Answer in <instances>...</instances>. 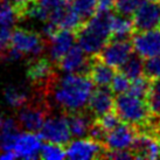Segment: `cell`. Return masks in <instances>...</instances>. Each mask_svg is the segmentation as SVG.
<instances>
[{"mask_svg":"<svg viewBox=\"0 0 160 160\" xmlns=\"http://www.w3.org/2000/svg\"><path fill=\"white\" fill-rule=\"evenodd\" d=\"M144 0H115L113 8L117 13L132 17Z\"/></svg>","mask_w":160,"mask_h":160,"instance_id":"4316f807","label":"cell"},{"mask_svg":"<svg viewBox=\"0 0 160 160\" xmlns=\"http://www.w3.org/2000/svg\"><path fill=\"white\" fill-rule=\"evenodd\" d=\"M41 139L39 134L34 132L26 131L19 134L17 142L14 144L13 151L17 158L26 160H33L40 158L41 153Z\"/></svg>","mask_w":160,"mask_h":160,"instance_id":"5bb4252c","label":"cell"},{"mask_svg":"<svg viewBox=\"0 0 160 160\" xmlns=\"http://www.w3.org/2000/svg\"><path fill=\"white\" fill-rule=\"evenodd\" d=\"M130 85H131V80L123 71H120V72H116L115 77L110 84V88L113 91V93L120 95V93L128 92L130 89Z\"/></svg>","mask_w":160,"mask_h":160,"instance_id":"f546056e","label":"cell"},{"mask_svg":"<svg viewBox=\"0 0 160 160\" xmlns=\"http://www.w3.org/2000/svg\"><path fill=\"white\" fill-rule=\"evenodd\" d=\"M12 47L21 52L25 56H40L48 48V42L42 34L31 29L17 28L12 33Z\"/></svg>","mask_w":160,"mask_h":160,"instance_id":"5b68a950","label":"cell"},{"mask_svg":"<svg viewBox=\"0 0 160 160\" xmlns=\"http://www.w3.org/2000/svg\"><path fill=\"white\" fill-rule=\"evenodd\" d=\"M115 99L113 91L110 87H98L97 89L93 90L87 110L95 119H97L107 115L108 112L115 110Z\"/></svg>","mask_w":160,"mask_h":160,"instance_id":"4fadbf2b","label":"cell"},{"mask_svg":"<svg viewBox=\"0 0 160 160\" xmlns=\"http://www.w3.org/2000/svg\"><path fill=\"white\" fill-rule=\"evenodd\" d=\"M12 28L0 27V61L4 60L5 54L12 46Z\"/></svg>","mask_w":160,"mask_h":160,"instance_id":"4dcf8cb0","label":"cell"},{"mask_svg":"<svg viewBox=\"0 0 160 160\" xmlns=\"http://www.w3.org/2000/svg\"><path fill=\"white\" fill-rule=\"evenodd\" d=\"M20 20L13 0H0V27H12Z\"/></svg>","mask_w":160,"mask_h":160,"instance_id":"44dd1931","label":"cell"},{"mask_svg":"<svg viewBox=\"0 0 160 160\" xmlns=\"http://www.w3.org/2000/svg\"><path fill=\"white\" fill-rule=\"evenodd\" d=\"M5 119H6V118L4 117V115H2V112L0 111V129H1V128H2V125H4Z\"/></svg>","mask_w":160,"mask_h":160,"instance_id":"e575fe53","label":"cell"},{"mask_svg":"<svg viewBox=\"0 0 160 160\" xmlns=\"http://www.w3.org/2000/svg\"><path fill=\"white\" fill-rule=\"evenodd\" d=\"M68 119H69V126L72 137L76 138H83L89 136L90 128L92 125L93 120L92 116L87 112L76 111V112H69L68 113Z\"/></svg>","mask_w":160,"mask_h":160,"instance_id":"ac0fdd59","label":"cell"},{"mask_svg":"<svg viewBox=\"0 0 160 160\" xmlns=\"http://www.w3.org/2000/svg\"><path fill=\"white\" fill-rule=\"evenodd\" d=\"M137 136L138 130L134 126L122 122L118 126L107 133L104 139V146L107 151L131 150Z\"/></svg>","mask_w":160,"mask_h":160,"instance_id":"9c48e42d","label":"cell"},{"mask_svg":"<svg viewBox=\"0 0 160 160\" xmlns=\"http://www.w3.org/2000/svg\"><path fill=\"white\" fill-rule=\"evenodd\" d=\"M88 75L97 87H110L116 75L115 68L103 62L97 55H91Z\"/></svg>","mask_w":160,"mask_h":160,"instance_id":"2e32d148","label":"cell"},{"mask_svg":"<svg viewBox=\"0 0 160 160\" xmlns=\"http://www.w3.org/2000/svg\"><path fill=\"white\" fill-rule=\"evenodd\" d=\"M22 132L17 118H6L0 129V152L13 151L19 134Z\"/></svg>","mask_w":160,"mask_h":160,"instance_id":"e0dca14e","label":"cell"},{"mask_svg":"<svg viewBox=\"0 0 160 160\" xmlns=\"http://www.w3.org/2000/svg\"><path fill=\"white\" fill-rule=\"evenodd\" d=\"M4 98L9 107L18 110L31 101L32 95H29L21 87L9 84L4 89Z\"/></svg>","mask_w":160,"mask_h":160,"instance_id":"ffe728a7","label":"cell"},{"mask_svg":"<svg viewBox=\"0 0 160 160\" xmlns=\"http://www.w3.org/2000/svg\"><path fill=\"white\" fill-rule=\"evenodd\" d=\"M134 34V25L132 17L116 12L111 23V40L130 39Z\"/></svg>","mask_w":160,"mask_h":160,"instance_id":"d6986e66","label":"cell"},{"mask_svg":"<svg viewBox=\"0 0 160 160\" xmlns=\"http://www.w3.org/2000/svg\"><path fill=\"white\" fill-rule=\"evenodd\" d=\"M150 87H151V80L144 75L131 82V85H130V89L128 92L147 101V96L150 92Z\"/></svg>","mask_w":160,"mask_h":160,"instance_id":"d4e9b609","label":"cell"},{"mask_svg":"<svg viewBox=\"0 0 160 160\" xmlns=\"http://www.w3.org/2000/svg\"><path fill=\"white\" fill-rule=\"evenodd\" d=\"M134 33L160 28V1L144 0L132 15Z\"/></svg>","mask_w":160,"mask_h":160,"instance_id":"ba28073f","label":"cell"},{"mask_svg":"<svg viewBox=\"0 0 160 160\" xmlns=\"http://www.w3.org/2000/svg\"><path fill=\"white\" fill-rule=\"evenodd\" d=\"M95 120H96V123L104 130L105 133H108L109 131L113 130L116 126H118V125L123 122V120L119 118V116L117 115V112H116L115 110L108 112L107 115L102 116V117H99V118H97V119H95Z\"/></svg>","mask_w":160,"mask_h":160,"instance_id":"f1b7e54d","label":"cell"},{"mask_svg":"<svg viewBox=\"0 0 160 160\" xmlns=\"http://www.w3.org/2000/svg\"><path fill=\"white\" fill-rule=\"evenodd\" d=\"M113 14L112 9H98L97 13L77 31V43L88 55H97L111 40Z\"/></svg>","mask_w":160,"mask_h":160,"instance_id":"7a4b0ae2","label":"cell"},{"mask_svg":"<svg viewBox=\"0 0 160 160\" xmlns=\"http://www.w3.org/2000/svg\"><path fill=\"white\" fill-rule=\"evenodd\" d=\"M144 75L150 80H160V55L144 61Z\"/></svg>","mask_w":160,"mask_h":160,"instance_id":"83f0119b","label":"cell"},{"mask_svg":"<svg viewBox=\"0 0 160 160\" xmlns=\"http://www.w3.org/2000/svg\"><path fill=\"white\" fill-rule=\"evenodd\" d=\"M69 1H71V0H69Z\"/></svg>","mask_w":160,"mask_h":160,"instance_id":"8d00e7d4","label":"cell"},{"mask_svg":"<svg viewBox=\"0 0 160 160\" xmlns=\"http://www.w3.org/2000/svg\"><path fill=\"white\" fill-rule=\"evenodd\" d=\"M136 53L147 58L160 55V28L134 33L132 38Z\"/></svg>","mask_w":160,"mask_h":160,"instance_id":"7c38bea8","label":"cell"},{"mask_svg":"<svg viewBox=\"0 0 160 160\" xmlns=\"http://www.w3.org/2000/svg\"><path fill=\"white\" fill-rule=\"evenodd\" d=\"M77 40V33L71 29H60L48 40L49 58L53 61L56 67L62 58L75 45Z\"/></svg>","mask_w":160,"mask_h":160,"instance_id":"30bf717a","label":"cell"},{"mask_svg":"<svg viewBox=\"0 0 160 160\" xmlns=\"http://www.w3.org/2000/svg\"><path fill=\"white\" fill-rule=\"evenodd\" d=\"M104 158L107 159H116V160H124V159H134L132 152L130 150H115V151H107L104 154Z\"/></svg>","mask_w":160,"mask_h":160,"instance_id":"1f68e13d","label":"cell"},{"mask_svg":"<svg viewBox=\"0 0 160 160\" xmlns=\"http://www.w3.org/2000/svg\"><path fill=\"white\" fill-rule=\"evenodd\" d=\"M147 103L153 117H160V80H151Z\"/></svg>","mask_w":160,"mask_h":160,"instance_id":"cb8c5ba5","label":"cell"},{"mask_svg":"<svg viewBox=\"0 0 160 160\" xmlns=\"http://www.w3.org/2000/svg\"><path fill=\"white\" fill-rule=\"evenodd\" d=\"M99 0H71V5L83 22L87 23L98 11Z\"/></svg>","mask_w":160,"mask_h":160,"instance_id":"603a6c76","label":"cell"},{"mask_svg":"<svg viewBox=\"0 0 160 160\" xmlns=\"http://www.w3.org/2000/svg\"><path fill=\"white\" fill-rule=\"evenodd\" d=\"M34 1H36V0H13L14 5L18 9L19 15H20V19H23L26 17L27 9Z\"/></svg>","mask_w":160,"mask_h":160,"instance_id":"d6a6232c","label":"cell"},{"mask_svg":"<svg viewBox=\"0 0 160 160\" xmlns=\"http://www.w3.org/2000/svg\"><path fill=\"white\" fill-rule=\"evenodd\" d=\"M67 157L66 148L63 146L54 144V142H47L41 147L40 158L45 160H61Z\"/></svg>","mask_w":160,"mask_h":160,"instance_id":"484cf974","label":"cell"},{"mask_svg":"<svg viewBox=\"0 0 160 160\" xmlns=\"http://www.w3.org/2000/svg\"><path fill=\"white\" fill-rule=\"evenodd\" d=\"M90 58L91 55L88 56V54L84 52V49L82 48L78 43L74 45L71 49L68 52L62 60L58 63V67L62 71L71 74H88L90 66Z\"/></svg>","mask_w":160,"mask_h":160,"instance_id":"8fae6325","label":"cell"},{"mask_svg":"<svg viewBox=\"0 0 160 160\" xmlns=\"http://www.w3.org/2000/svg\"><path fill=\"white\" fill-rule=\"evenodd\" d=\"M130 151L134 159H158L160 158L159 139L148 132L138 131V136Z\"/></svg>","mask_w":160,"mask_h":160,"instance_id":"9a60e30c","label":"cell"},{"mask_svg":"<svg viewBox=\"0 0 160 160\" xmlns=\"http://www.w3.org/2000/svg\"><path fill=\"white\" fill-rule=\"evenodd\" d=\"M156 1H160V0H156Z\"/></svg>","mask_w":160,"mask_h":160,"instance_id":"d590c367","label":"cell"},{"mask_svg":"<svg viewBox=\"0 0 160 160\" xmlns=\"http://www.w3.org/2000/svg\"><path fill=\"white\" fill-rule=\"evenodd\" d=\"M93 85L88 74L71 72L56 78L49 90V97H53L55 105L66 113L82 111L88 108Z\"/></svg>","mask_w":160,"mask_h":160,"instance_id":"6da1fadb","label":"cell"},{"mask_svg":"<svg viewBox=\"0 0 160 160\" xmlns=\"http://www.w3.org/2000/svg\"><path fill=\"white\" fill-rule=\"evenodd\" d=\"M107 152L104 144L91 137L78 138L66 146L67 158L72 160L102 159Z\"/></svg>","mask_w":160,"mask_h":160,"instance_id":"8992f818","label":"cell"},{"mask_svg":"<svg viewBox=\"0 0 160 160\" xmlns=\"http://www.w3.org/2000/svg\"><path fill=\"white\" fill-rule=\"evenodd\" d=\"M147 132L153 134V136H156L160 140V117H153L151 126H150V129H148Z\"/></svg>","mask_w":160,"mask_h":160,"instance_id":"836d02e7","label":"cell"},{"mask_svg":"<svg viewBox=\"0 0 160 160\" xmlns=\"http://www.w3.org/2000/svg\"><path fill=\"white\" fill-rule=\"evenodd\" d=\"M39 136L47 142L67 146L70 142V138L72 137L68 113L63 112L61 115L49 116L39 131Z\"/></svg>","mask_w":160,"mask_h":160,"instance_id":"277c9868","label":"cell"},{"mask_svg":"<svg viewBox=\"0 0 160 160\" xmlns=\"http://www.w3.org/2000/svg\"><path fill=\"white\" fill-rule=\"evenodd\" d=\"M120 69L131 81L139 78L144 76V58L138 53H133Z\"/></svg>","mask_w":160,"mask_h":160,"instance_id":"7402d4cb","label":"cell"},{"mask_svg":"<svg viewBox=\"0 0 160 160\" xmlns=\"http://www.w3.org/2000/svg\"><path fill=\"white\" fill-rule=\"evenodd\" d=\"M115 111L123 122L134 126L138 131H148L153 119L146 99L130 92L120 93L116 97Z\"/></svg>","mask_w":160,"mask_h":160,"instance_id":"3957f363","label":"cell"},{"mask_svg":"<svg viewBox=\"0 0 160 160\" xmlns=\"http://www.w3.org/2000/svg\"><path fill=\"white\" fill-rule=\"evenodd\" d=\"M133 50V42L130 39L110 40L107 46L97 54V56L103 62L108 63L115 69H118L123 67L124 63L131 58Z\"/></svg>","mask_w":160,"mask_h":160,"instance_id":"52a82bcc","label":"cell"}]
</instances>
